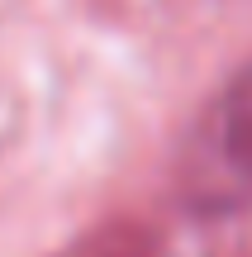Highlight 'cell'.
I'll return each instance as SVG.
<instances>
[{
	"instance_id": "6da1fadb",
	"label": "cell",
	"mask_w": 252,
	"mask_h": 257,
	"mask_svg": "<svg viewBox=\"0 0 252 257\" xmlns=\"http://www.w3.org/2000/svg\"><path fill=\"white\" fill-rule=\"evenodd\" d=\"M176 195L200 219L252 210V62L200 110L176 157Z\"/></svg>"
},
{
	"instance_id": "7a4b0ae2",
	"label": "cell",
	"mask_w": 252,
	"mask_h": 257,
	"mask_svg": "<svg viewBox=\"0 0 252 257\" xmlns=\"http://www.w3.org/2000/svg\"><path fill=\"white\" fill-rule=\"evenodd\" d=\"M67 257H157V248H152L143 224L114 219V224H100L95 233H86Z\"/></svg>"
}]
</instances>
